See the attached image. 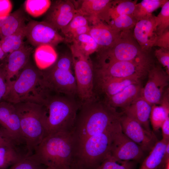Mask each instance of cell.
<instances>
[{"label":"cell","mask_w":169,"mask_h":169,"mask_svg":"<svg viewBox=\"0 0 169 169\" xmlns=\"http://www.w3.org/2000/svg\"><path fill=\"white\" fill-rule=\"evenodd\" d=\"M122 114L97 98L81 103L73 131L76 150L87 138L102 133L120 122Z\"/></svg>","instance_id":"cell-1"},{"label":"cell","mask_w":169,"mask_h":169,"mask_svg":"<svg viewBox=\"0 0 169 169\" xmlns=\"http://www.w3.org/2000/svg\"><path fill=\"white\" fill-rule=\"evenodd\" d=\"M76 151L73 132H59L46 136L33 154L42 165L53 169H68L72 165Z\"/></svg>","instance_id":"cell-2"},{"label":"cell","mask_w":169,"mask_h":169,"mask_svg":"<svg viewBox=\"0 0 169 169\" xmlns=\"http://www.w3.org/2000/svg\"><path fill=\"white\" fill-rule=\"evenodd\" d=\"M51 94L45 84L41 70L29 60L12 82L4 101L13 104L29 102L43 105Z\"/></svg>","instance_id":"cell-3"},{"label":"cell","mask_w":169,"mask_h":169,"mask_svg":"<svg viewBox=\"0 0 169 169\" xmlns=\"http://www.w3.org/2000/svg\"><path fill=\"white\" fill-rule=\"evenodd\" d=\"M81 103L76 97L52 93L43 105L46 111L47 136L59 132H72Z\"/></svg>","instance_id":"cell-4"},{"label":"cell","mask_w":169,"mask_h":169,"mask_svg":"<svg viewBox=\"0 0 169 169\" xmlns=\"http://www.w3.org/2000/svg\"><path fill=\"white\" fill-rule=\"evenodd\" d=\"M18 115L22 133L27 151L32 152L47 136L46 111L43 105L29 102L13 104Z\"/></svg>","instance_id":"cell-5"},{"label":"cell","mask_w":169,"mask_h":169,"mask_svg":"<svg viewBox=\"0 0 169 169\" xmlns=\"http://www.w3.org/2000/svg\"><path fill=\"white\" fill-rule=\"evenodd\" d=\"M120 122L102 133L87 138L80 144L71 168L95 169L109 155L115 129Z\"/></svg>","instance_id":"cell-6"},{"label":"cell","mask_w":169,"mask_h":169,"mask_svg":"<svg viewBox=\"0 0 169 169\" xmlns=\"http://www.w3.org/2000/svg\"><path fill=\"white\" fill-rule=\"evenodd\" d=\"M72 64L71 55L64 54L58 57L49 68L41 70L45 85L51 93L77 97Z\"/></svg>","instance_id":"cell-7"},{"label":"cell","mask_w":169,"mask_h":169,"mask_svg":"<svg viewBox=\"0 0 169 169\" xmlns=\"http://www.w3.org/2000/svg\"><path fill=\"white\" fill-rule=\"evenodd\" d=\"M70 48L77 97L82 103L90 101L96 97L93 64L89 56L84 54L72 45Z\"/></svg>","instance_id":"cell-8"},{"label":"cell","mask_w":169,"mask_h":169,"mask_svg":"<svg viewBox=\"0 0 169 169\" xmlns=\"http://www.w3.org/2000/svg\"><path fill=\"white\" fill-rule=\"evenodd\" d=\"M99 64L119 61H130L149 55L143 51L134 38L131 30L121 31L111 47L99 50Z\"/></svg>","instance_id":"cell-9"},{"label":"cell","mask_w":169,"mask_h":169,"mask_svg":"<svg viewBox=\"0 0 169 169\" xmlns=\"http://www.w3.org/2000/svg\"><path fill=\"white\" fill-rule=\"evenodd\" d=\"M154 64L149 55L134 60L119 61L99 64L94 69L95 78H142Z\"/></svg>","instance_id":"cell-10"},{"label":"cell","mask_w":169,"mask_h":169,"mask_svg":"<svg viewBox=\"0 0 169 169\" xmlns=\"http://www.w3.org/2000/svg\"><path fill=\"white\" fill-rule=\"evenodd\" d=\"M109 155L116 161H133L138 163L144 159L145 152L123 133L120 123L115 129Z\"/></svg>","instance_id":"cell-11"},{"label":"cell","mask_w":169,"mask_h":169,"mask_svg":"<svg viewBox=\"0 0 169 169\" xmlns=\"http://www.w3.org/2000/svg\"><path fill=\"white\" fill-rule=\"evenodd\" d=\"M26 37L32 45L48 44L55 46L64 41L58 31L48 23L31 20L26 24Z\"/></svg>","instance_id":"cell-12"},{"label":"cell","mask_w":169,"mask_h":169,"mask_svg":"<svg viewBox=\"0 0 169 169\" xmlns=\"http://www.w3.org/2000/svg\"><path fill=\"white\" fill-rule=\"evenodd\" d=\"M0 130L13 145L23 144L19 118L13 104L5 101L0 102Z\"/></svg>","instance_id":"cell-13"},{"label":"cell","mask_w":169,"mask_h":169,"mask_svg":"<svg viewBox=\"0 0 169 169\" xmlns=\"http://www.w3.org/2000/svg\"><path fill=\"white\" fill-rule=\"evenodd\" d=\"M148 79L142 96L152 106L160 104L163 93L169 84V74L159 65L154 64L149 70Z\"/></svg>","instance_id":"cell-14"},{"label":"cell","mask_w":169,"mask_h":169,"mask_svg":"<svg viewBox=\"0 0 169 169\" xmlns=\"http://www.w3.org/2000/svg\"><path fill=\"white\" fill-rule=\"evenodd\" d=\"M120 123L123 133L145 152H150L158 141L152 131H147L138 122L123 113Z\"/></svg>","instance_id":"cell-15"},{"label":"cell","mask_w":169,"mask_h":169,"mask_svg":"<svg viewBox=\"0 0 169 169\" xmlns=\"http://www.w3.org/2000/svg\"><path fill=\"white\" fill-rule=\"evenodd\" d=\"M76 12L74 1L69 0L52 1L44 21L58 31H61L69 23Z\"/></svg>","instance_id":"cell-16"},{"label":"cell","mask_w":169,"mask_h":169,"mask_svg":"<svg viewBox=\"0 0 169 169\" xmlns=\"http://www.w3.org/2000/svg\"><path fill=\"white\" fill-rule=\"evenodd\" d=\"M113 0H82L74 1L77 12L85 17L91 24L99 21L107 23Z\"/></svg>","instance_id":"cell-17"},{"label":"cell","mask_w":169,"mask_h":169,"mask_svg":"<svg viewBox=\"0 0 169 169\" xmlns=\"http://www.w3.org/2000/svg\"><path fill=\"white\" fill-rule=\"evenodd\" d=\"M32 51V47L24 42L20 48L8 54L3 59L8 88L14 78H17L20 71L29 60Z\"/></svg>","instance_id":"cell-18"},{"label":"cell","mask_w":169,"mask_h":169,"mask_svg":"<svg viewBox=\"0 0 169 169\" xmlns=\"http://www.w3.org/2000/svg\"><path fill=\"white\" fill-rule=\"evenodd\" d=\"M155 16L152 14L137 21L134 28V37L141 49L149 53L156 38Z\"/></svg>","instance_id":"cell-19"},{"label":"cell","mask_w":169,"mask_h":169,"mask_svg":"<svg viewBox=\"0 0 169 169\" xmlns=\"http://www.w3.org/2000/svg\"><path fill=\"white\" fill-rule=\"evenodd\" d=\"M90 26L89 33L98 45V51L112 46L119 38L121 32L101 21L91 24Z\"/></svg>","instance_id":"cell-20"},{"label":"cell","mask_w":169,"mask_h":169,"mask_svg":"<svg viewBox=\"0 0 169 169\" xmlns=\"http://www.w3.org/2000/svg\"><path fill=\"white\" fill-rule=\"evenodd\" d=\"M151 107L142 95L123 109L122 112L138 122L145 130L151 132L150 117Z\"/></svg>","instance_id":"cell-21"},{"label":"cell","mask_w":169,"mask_h":169,"mask_svg":"<svg viewBox=\"0 0 169 169\" xmlns=\"http://www.w3.org/2000/svg\"><path fill=\"white\" fill-rule=\"evenodd\" d=\"M141 78L133 76L122 78H95V89L97 87L105 97L114 95L132 84L140 82Z\"/></svg>","instance_id":"cell-22"},{"label":"cell","mask_w":169,"mask_h":169,"mask_svg":"<svg viewBox=\"0 0 169 169\" xmlns=\"http://www.w3.org/2000/svg\"><path fill=\"white\" fill-rule=\"evenodd\" d=\"M142 89L140 82L132 84L114 95L105 97L103 101L115 109L120 107L123 109L142 95Z\"/></svg>","instance_id":"cell-23"},{"label":"cell","mask_w":169,"mask_h":169,"mask_svg":"<svg viewBox=\"0 0 169 169\" xmlns=\"http://www.w3.org/2000/svg\"><path fill=\"white\" fill-rule=\"evenodd\" d=\"M169 140L162 139L158 141L149 155L142 161L139 169H163L165 162L169 158L165 157L166 147Z\"/></svg>","instance_id":"cell-24"},{"label":"cell","mask_w":169,"mask_h":169,"mask_svg":"<svg viewBox=\"0 0 169 169\" xmlns=\"http://www.w3.org/2000/svg\"><path fill=\"white\" fill-rule=\"evenodd\" d=\"M23 9L20 8L10 13L2 28L0 40L4 37L12 34L26 25L27 18Z\"/></svg>","instance_id":"cell-25"},{"label":"cell","mask_w":169,"mask_h":169,"mask_svg":"<svg viewBox=\"0 0 169 169\" xmlns=\"http://www.w3.org/2000/svg\"><path fill=\"white\" fill-rule=\"evenodd\" d=\"M58 58L54 47L48 44L37 47L34 53L36 66L40 70H44L51 66Z\"/></svg>","instance_id":"cell-26"},{"label":"cell","mask_w":169,"mask_h":169,"mask_svg":"<svg viewBox=\"0 0 169 169\" xmlns=\"http://www.w3.org/2000/svg\"><path fill=\"white\" fill-rule=\"evenodd\" d=\"M26 25L0 40L2 49L6 55L18 49L23 45V40L26 37Z\"/></svg>","instance_id":"cell-27"},{"label":"cell","mask_w":169,"mask_h":169,"mask_svg":"<svg viewBox=\"0 0 169 169\" xmlns=\"http://www.w3.org/2000/svg\"><path fill=\"white\" fill-rule=\"evenodd\" d=\"M25 156L22 155L18 149L14 146H0V169H7Z\"/></svg>","instance_id":"cell-28"},{"label":"cell","mask_w":169,"mask_h":169,"mask_svg":"<svg viewBox=\"0 0 169 169\" xmlns=\"http://www.w3.org/2000/svg\"><path fill=\"white\" fill-rule=\"evenodd\" d=\"M137 0H113L109 12V21L122 15L133 16Z\"/></svg>","instance_id":"cell-29"},{"label":"cell","mask_w":169,"mask_h":169,"mask_svg":"<svg viewBox=\"0 0 169 169\" xmlns=\"http://www.w3.org/2000/svg\"><path fill=\"white\" fill-rule=\"evenodd\" d=\"M72 44L75 49L84 54L90 55L98 52L99 47L94 38L89 33L80 35L75 38Z\"/></svg>","instance_id":"cell-30"},{"label":"cell","mask_w":169,"mask_h":169,"mask_svg":"<svg viewBox=\"0 0 169 169\" xmlns=\"http://www.w3.org/2000/svg\"><path fill=\"white\" fill-rule=\"evenodd\" d=\"M168 0H143L137 3L133 16L137 21L152 14V13L162 6Z\"/></svg>","instance_id":"cell-31"},{"label":"cell","mask_w":169,"mask_h":169,"mask_svg":"<svg viewBox=\"0 0 169 169\" xmlns=\"http://www.w3.org/2000/svg\"><path fill=\"white\" fill-rule=\"evenodd\" d=\"M51 3L49 0H26L24 3V8L28 14L36 18L46 13Z\"/></svg>","instance_id":"cell-32"},{"label":"cell","mask_w":169,"mask_h":169,"mask_svg":"<svg viewBox=\"0 0 169 169\" xmlns=\"http://www.w3.org/2000/svg\"><path fill=\"white\" fill-rule=\"evenodd\" d=\"M137 21L133 16L122 15L110 20L107 24L113 28L121 32L131 30Z\"/></svg>","instance_id":"cell-33"},{"label":"cell","mask_w":169,"mask_h":169,"mask_svg":"<svg viewBox=\"0 0 169 169\" xmlns=\"http://www.w3.org/2000/svg\"><path fill=\"white\" fill-rule=\"evenodd\" d=\"M169 109L161 105L152 106L150 121L154 131H157L161 128L166 119L169 117Z\"/></svg>","instance_id":"cell-34"},{"label":"cell","mask_w":169,"mask_h":169,"mask_svg":"<svg viewBox=\"0 0 169 169\" xmlns=\"http://www.w3.org/2000/svg\"><path fill=\"white\" fill-rule=\"evenodd\" d=\"M137 163L133 161H116L108 155L95 169H135Z\"/></svg>","instance_id":"cell-35"},{"label":"cell","mask_w":169,"mask_h":169,"mask_svg":"<svg viewBox=\"0 0 169 169\" xmlns=\"http://www.w3.org/2000/svg\"><path fill=\"white\" fill-rule=\"evenodd\" d=\"M88 25H89V23L87 18L83 15L76 12L69 23L61 30L64 38V41L79 28Z\"/></svg>","instance_id":"cell-36"},{"label":"cell","mask_w":169,"mask_h":169,"mask_svg":"<svg viewBox=\"0 0 169 169\" xmlns=\"http://www.w3.org/2000/svg\"><path fill=\"white\" fill-rule=\"evenodd\" d=\"M156 31L157 35L161 34L169 27V1L162 6L161 11L155 16Z\"/></svg>","instance_id":"cell-37"},{"label":"cell","mask_w":169,"mask_h":169,"mask_svg":"<svg viewBox=\"0 0 169 169\" xmlns=\"http://www.w3.org/2000/svg\"><path fill=\"white\" fill-rule=\"evenodd\" d=\"M42 165L33 154L24 156L8 169H43Z\"/></svg>","instance_id":"cell-38"},{"label":"cell","mask_w":169,"mask_h":169,"mask_svg":"<svg viewBox=\"0 0 169 169\" xmlns=\"http://www.w3.org/2000/svg\"><path fill=\"white\" fill-rule=\"evenodd\" d=\"M8 91V86L4 63L3 61L0 64V102L4 101Z\"/></svg>","instance_id":"cell-39"},{"label":"cell","mask_w":169,"mask_h":169,"mask_svg":"<svg viewBox=\"0 0 169 169\" xmlns=\"http://www.w3.org/2000/svg\"><path fill=\"white\" fill-rule=\"evenodd\" d=\"M155 55L158 62L164 67L169 74V49L160 48L155 51Z\"/></svg>","instance_id":"cell-40"},{"label":"cell","mask_w":169,"mask_h":169,"mask_svg":"<svg viewBox=\"0 0 169 169\" xmlns=\"http://www.w3.org/2000/svg\"><path fill=\"white\" fill-rule=\"evenodd\" d=\"M153 46L169 49V29H166L161 34L157 35Z\"/></svg>","instance_id":"cell-41"},{"label":"cell","mask_w":169,"mask_h":169,"mask_svg":"<svg viewBox=\"0 0 169 169\" xmlns=\"http://www.w3.org/2000/svg\"><path fill=\"white\" fill-rule=\"evenodd\" d=\"M12 5L10 0H0V17L8 15L11 11Z\"/></svg>","instance_id":"cell-42"},{"label":"cell","mask_w":169,"mask_h":169,"mask_svg":"<svg viewBox=\"0 0 169 169\" xmlns=\"http://www.w3.org/2000/svg\"><path fill=\"white\" fill-rule=\"evenodd\" d=\"M161 128L162 130V139L169 140V117H167L162 124Z\"/></svg>","instance_id":"cell-43"},{"label":"cell","mask_w":169,"mask_h":169,"mask_svg":"<svg viewBox=\"0 0 169 169\" xmlns=\"http://www.w3.org/2000/svg\"><path fill=\"white\" fill-rule=\"evenodd\" d=\"M5 145H11L16 147L0 130V146Z\"/></svg>","instance_id":"cell-44"},{"label":"cell","mask_w":169,"mask_h":169,"mask_svg":"<svg viewBox=\"0 0 169 169\" xmlns=\"http://www.w3.org/2000/svg\"><path fill=\"white\" fill-rule=\"evenodd\" d=\"M8 16L0 17V37L2 27L5 23Z\"/></svg>","instance_id":"cell-45"},{"label":"cell","mask_w":169,"mask_h":169,"mask_svg":"<svg viewBox=\"0 0 169 169\" xmlns=\"http://www.w3.org/2000/svg\"><path fill=\"white\" fill-rule=\"evenodd\" d=\"M6 56L2 49L0 42V62L4 59Z\"/></svg>","instance_id":"cell-46"},{"label":"cell","mask_w":169,"mask_h":169,"mask_svg":"<svg viewBox=\"0 0 169 169\" xmlns=\"http://www.w3.org/2000/svg\"><path fill=\"white\" fill-rule=\"evenodd\" d=\"M43 169H53L50 167H47L46 168H43Z\"/></svg>","instance_id":"cell-47"},{"label":"cell","mask_w":169,"mask_h":169,"mask_svg":"<svg viewBox=\"0 0 169 169\" xmlns=\"http://www.w3.org/2000/svg\"><path fill=\"white\" fill-rule=\"evenodd\" d=\"M68 169H74L72 168H68Z\"/></svg>","instance_id":"cell-48"}]
</instances>
